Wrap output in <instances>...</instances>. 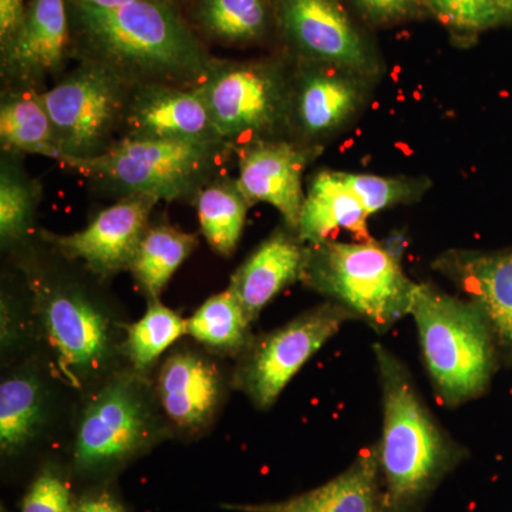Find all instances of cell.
Returning <instances> with one entry per match:
<instances>
[{
	"label": "cell",
	"mask_w": 512,
	"mask_h": 512,
	"mask_svg": "<svg viewBox=\"0 0 512 512\" xmlns=\"http://www.w3.org/2000/svg\"><path fill=\"white\" fill-rule=\"evenodd\" d=\"M410 315L441 402L454 407L480 396L495 365V338L480 309L468 299L420 284Z\"/></svg>",
	"instance_id": "obj_5"
},
{
	"label": "cell",
	"mask_w": 512,
	"mask_h": 512,
	"mask_svg": "<svg viewBox=\"0 0 512 512\" xmlns=\"http://www.w3.org/2000/svg\"><path fill=\"white\" fill-rule=\"evenodd\" d=\"M188 335L222 356L244 355L252 343L251 320L231 289L207 299L188 319Z\"/></svg>",
	"instance_id": "obj_27"
},
{
	"label": "cell",
	"mask_w": 512,
	"mask_h": 512,
	"mask_svg": "<svg viewBox=\"0 0 512 512\" xmlns=\"http://www.w3.org/2000/svg\"><path fill=\"white\" fill-rule=\"evenodd\" d=\"M74 505L67 481L53 468H46L30 484L22 512H74Z\"/></svg>",
	"instance_id": "obj_32"
},
{
	"label": "cell",
	"mask_w": 512,
	"mask_h": 512,
	"mask_svg": "<svg viewBox=\"0 0 512 512\" xmlns=\"http://www.w3.org/2000/svg\"><path fill=\"white\" fill-rule=\"evenodd\" d=\"M318 148L293 143L288 138L262 140L235 151L238 163V184L252 205H272L286 227L296 232L303 201V171Z\"/></svg>",
	"instance_id": "obj_16"
},
{
	"label": "cell",
	"mask_w": 512,
	"mask_h": 512,
	"mask_svg": "<svg viewBox=\"0 0 512 512\" xmlns=\"http://www.w3.org/2000/svg\"><path fill=\"white\" fill-rule=\"evenodd\" d=\"M73 62L66 0H30L15 35L0 46L2 87L46 92Z\"/></svg>",
	"instance_id": "obj_12"
},
{
	"label": "cell",
	"mask_w": 512,
	"mask_h": 512,
	"mask_svg": "<svg viewBox=\"0 0 512 512\" xmlns=\"http://www.w3.org/2000/svg\"><path fill=\"white\" fill-rule=\"evenodd\" d=\"M157 414L140 373L110 377L90 397L74 441V466L99 476L124 466L154 443Z\"/></svg>",
	"instance_id": "obj_9"
},
{
	"label": "cell",
	"mask_w": 512,
	"mask_h": 512,
	"mask_svg": "<svg viewBox=\"0 0 512 512\" xmlns=\"http://www.w3.org/2000/svg\"><path fill=\"white\" fill-rule=\"evenodd\" d=\"M387 251L394 256V258L402 261L403 249H404V237L403 235H393V237L387 238V241L382 244Z\"/></svg>",
	"instance_id": "obj_37"
},
{
	"label": "cell",
	"mask_w": 512,
	"mask_h": 512,
	"mask_svg": "<svg viewBox=\"0 0 512 512\" xmlns=\"http://www.w3.org/2000/svg\"><path fill=\"white\" fill-rule=\"evenodd\" d=\"M74 512H127L116 495L109 491H97V493L83 495L76 500Z\"/></svg>",
	"instance_id": "obj_35"
},
{
	"label": "cell",
	"mask_w": 512,
	"mask_h": 512,
	"mask_svg": "<svg viewBox=\"0 0 512 512\" xmlns=\"http://www.w3.org/2000/svg\"><path fill=\"white\" fill-rule=\"evenodd\" d=\"M235 150L225 141H120L103 156L63 163L103 197L144 194L194 205L198 194L225 175Z\"/></svg>",
	"instance_id": "obj_4"
},
{
	"label": "cell",
	"mask_w": 512,
	"mask_h": 512,
	"mask_svg": "<svg viewBox=\"0 0 512 512\" xmlns=\"http://www.w3.org/2000/svg\"><path fill=\"white\" fill-rule=\"evenodd\" d=\"M67 10L73 62L100 64L131 84L195 89L214 59L175 0H134L107 12Z\"/></svg>",
	"instance_id": "obj_1"
},
{
	"label": "cell",
	"mask_w": 512,
	"mask_h": 512,
	"mask_svg": "<svg viewBox=\"0 0 512 512\" xmlns=\"http://www.w3.org/2000/svg\"><path fill=\"white\" fill-rule=\"evenodd\" d=\"M0 150L35 154L60 163L52 120L43 92L33 87H2L0 93Z\"/></svg>",
	"instance_id": "obj_23"
},
{
	"label": "cell",
	"mask_w": 512,
	"mask_h": 512,
	"mask_svg": "<svg viewBox=\"0 0 512 512\" xmlns=\"http://www.w3.org/2000/svg\"><path fill=\"white\" fill-rule=\"evenodd\" d=\"M367 217L362 202L350 191L339 171H319L306 191L296 234L306 245L333 241L340 231L367 239Z\"/></svg>",
	"instance_id": "obj_22"
},
{
	"label": "cell",
	"mask_w": 512,
	"mask_h": 512,
	"mask_svg": "<svg viewBox=\"0 0 512 512\" xmlns=\"http://www.w3.org/2000/svg\"><path fill=\"white\" fill-rule=\"evenodd\" d=\"M511 2H512V0H511Z\"/></svg>",
	"instance_id": "obj_39"
},
{
	"label": "cell",
	"mask_w": 512,
	"mask_h": 512,
	"mask_svg": "<svg viewBox=\"0 0 512 512\" xmlns=\"http://www.w3.org/2000/svg\"><path fill=\"white\" fill-rule=\"evenodd\" d=\"M42 244L45 251L30 241L15 255L57 365L70 382L82 386L109 372L114 362L111 316L79 274L82 265Z\"/></svg>",
	"instance_id": "obj_3"
},
{
	"label": "cell",
	"mask_w": 512,
	"mask_h": 512,
	"mask_svg": "<svg viewBox=\"0 0 512 512\" xmlns=\"http://www.w3.org/2000/svg\"><path fill=\"white\" fill-rule=\"evenodd\" d=\"M293 57L224 59L214 56L195 89L218 134L235 151L262 140L288 138Z\"/></svg>",
	"instance_id": "obj_7"
},
{
	"label": "cell",
	"mask_w": 512,
	"mask_h": 512,
	"mask_svg": "<svg viewBox=\"0 0 512 512\" xmlns=\"http://www.w3.org/2000/svg\"><path fill=\"white\" fill-rule=\"evenodd\" d=\"M187 333L188 320L160 301H150L146 315L128 326L123 350L134 372L143 375L165 350Z\"/></svg>",
	"instance_id": "obj_29"
},
{
	"label": "cell",
	"mask_w": 512,
	"mask_h": 512,
	"mask_svg": "<svg viewBox=\"0 0 512 512\" xmlns=\"http://www.w3.org/2000/svg\"><path fill=\"white\" fill-rule=\"evenodd\" d=\"M383 396L380 471L389 512H420L444 478L464 460L414 386L407 367L375 346Z\"/></svg>",
	"instance_id": "obj_2"
},
{
	"label": "cell",
	"mask_w": 512,
	"mask_h": 512,
	"mask_svg": "<svg viewBox=\"0 0 512 512\" xmlns=\"http://www.w3.org/2000/svg\"><path fill=\"white\" fill-rule=\"evenodd\" d=\"M121 141H224L197 89L165 83L131 87Z\"/></svg>",
	"instance_id": "obj_15"
},
{
	"label": "cell",
	"mask_w": 512,
	"mask_h": 512,
	"mask_svg": "<svg viewBox=\"0 0 512 512\" xmlns=\"http://www.w3.org/2000/svg\"><path fill=\"white\" fill-rule=\"evenodd\" d=\"M197 247L195 234L168 224L150 225L128 272L150 301H158L175 272Z\"/></svg>",
	"instance_id": "obj_25"
},
{
	"label": "cell",
	"mask_w": 512,
	"mask_h": 512,
	"mask_svg": "<svg viewBox=\"0 0 512 512\" xmlns=\"http://www.w3.org/2000/svg\"><path fill=\"white\" fill-rule=\"evenodd\" d=\"M439 265L483 313L495 340L512 350V251L453 254Z\"/></svg>",
	"instance_id": "obj_20"
},
{
	"label": "cell",
	"mask_w": 512,
	"mask_h": 512,
	"mask_svg": "<svg viewBox=\"0 0 512 512\" xmlns=\"http://www.w3.org/2000/svg\"><path fill=\"white\" fill-rule=\"evenodd\" d=\"M306 244L293 229H276L248 256L228 288L237 295L251 322L258 319L266 305L284 289L301 281Z\"/></svg>",
	"instance_id": "obj_19"
},
{
	"label": "cell",
	"mask_w": 512,
	"mask_h": 512,
	"mask_svg": "<svg viewBox=\"0 0 512 512\" xmlns=\"http://www.w3.org/2000/svg\"><path fill=\"white\" fill-rule=\"evenodd\" d=\"M239 512H389L377 446L367 448L342 474L315 490L266 504H225Z\"/></svg>",
	"instance_id": "obj_18"
},
{
	"label": "cell",
	"mask_w": 512,
	"mask_h": 512,
	"mask_svg": "<svg viewBox=\"0 0 512 512\" xmlns=\"http://www.w3.org/2000/svg\"><path fill=\"white\" fill-rule=\"evenodd\" d=\"M157 396L165 416L178 430L200 433L221 406L220 370L207 357L175 352L161 366Z\"/></svg>",
	"instance_id": "obj_17"
},
{
	"label": "cell",
	"mask_w": 512,
	"mask_h": 512,
	"mask_svg": "<svg viewBox=\"0 0 512 512\" xmlns=\"http://www.w3.org/2000/svg\"><path fill=\"white\" fill-rule=\"evenodd\" d=\"M194 207L212 251L225 258L234 254L252 207L237 178L225 174L212 181L198 194Z\"/></svg>",
	"instance_id": "obj_26"
},
{
	"label": "cell",
	"mask_w": 512,
	"mask_h": 512,
	"mask_svg": "<svg viewBox=\"0 0 512 512\" xmlns=\"http://www.w3.org/2000/svg\"><path fill=\"white\" fill-rule=\"evenodd\" d=\"M46 397L33 375H16L0 386V447L13 454L35 440L45 423Z\"/></svg>",
	"instance_id": "obj_28"
},
{
	"label": "cell",
	"mask_w": 512,
	"mask_h": 512,
	"mask_svg": "<svg viewBox=\"0 0 512 512\" xmlns=\"http://www.w3.org/2000/svg\"><path fill=\"white\" fill-rule=\"evenodd\" d=\"M288 140L316 147L356 113L363 100L359 74L332 64L293 59Z\"/></svg>",
	"instance_id": "obj_14"
},
{
	"label": "cell",
	"mask_w": 512,
	"mask_h": 512,
	"mask_svg": "<svg viewBox=\"0 0 512 512\" xmlns=\"http://www.w3.org/2000/svg\"><path fill=\"white\" fill-rule=\"evenodd\" d=\"M373 23H394L410 18L423 5L421 0H353Z\"/></svg>",
	"instance_id": "obj_33"
},
{
	"label": "cell",
	"mask_w": 512,
	"mask_h": 512,
	"mask_svg": "<svg viewBox=\"0 0 512 512\" xmlns=\"http://www.w3.org/2000/svg\"><path fill=\"white\" fill-rule=\"evenodd\" d=\"M133 86L100 64L74 62L72 69L43 92L62 154L59 164L92 160L120 143Z\"/></svg>",
	"instance_id": "obj_8"
},
{
	"label": "cell",
	"mask_w": 512,
	"mask_h": 512,
	"mask_svg": "<svg viewBox=\"0 0 512 512\" xmlns=\"http://www.w3.org/2000/svg\"><path fill=\"white\" fill-rule=\"evenodd\" d=\"M350 191L362 202L367 214L416 200L421 192L419 183L406 178L379 177L369 174L340 173Z\"/></svg>",
	"instance_id": "obj_31"
},
{
	"label": "cell",
	"mask_w": 512,
	"mask_h": 512,
	"mask_svg": "<svg viewBox=\"0 0 512 512\" xmlns=\"http://www.w3.org/2000/svg\"><path fill=\"white\" fill-rule=\"evenodd\" d=\"M348 319L356 318L339 303L329 302L255 340L242 355L237 386L256 407L268 409Z\"/></svg>",
	"instance_id": "obj_10"
},
{
	"label": "cell",
	"mask_w": 512,
	"mask_h": 512,
	"mask_svg": "<svg viewBox=\"0 0 512 512\" xmlns=\"http://www.w3.org/2000/svg\"><path fill=\"white\" fill-rule=\"evenodd\" d=\"M183 12L207 47L258 45L276 26L274 0H187Z\"/></svg>",
	"instance_id": "obj_21"
},
{
	"label": "cell",
	"mask_w": 512,
	"mask_h": 512,
	"mask_svg": "<svg viewBox=\"0 0 512 512\" xmlns=\"http://www.w3.org/2000/svg\"><path fill=\"white\" fill-rule=\"evenodd\" d=\"M301 281L377 332L412 313L419 288L404 274L400 259L373 241L306 245Z\"/></svg>",
	"instance_id": "obj_6"
},
{
	"label": "cell",
	"mask_w": 512,
	"mask_h": 512,
	"mask_svg": "<svg viewBox=\"0 0 512 512\" xmlns=\"http://www.w3.org/2000/svg\"><path fill=\"white\" fill-rule=\"evenodd\" d=\"M158 202L151 195H128L100 211L82 231L62 235L40 229L37 237L63 258L79 262L106 281L130 269Z\"/></svg>",
	"instance_id": "obj_11"
},
{
	"label": "cell",
	"mask_w": 512,
	"mask_h": 512,
	"mask_svg": "<svg viewBox=\"0 0 512 512\" xmlns=\"http://www.w3.org/2000/svg\"><path fill=\"white\" fill-rule=\"evenodd\" d=\"M26 6V0H0V46L15 35L25 15Z\"/></svg>",
	"instance_id": "obj_34"
},
{
	"label": "cell",
	"mask_w": 512,
	"mask_h": 512,
	"mask_svg": "<svg viewBox=\"0 0 512 512\" xmlns=\"http://www.w3.org/2000/svg\"><path fill=\"white\" fill-rule=\"evenodd\" d=\"M67 8L77 10H90V12H107L119 8L134 0H66Z\"/></svg>",
	"instance_id": "obj_36"
},
{
	"label": "cell",
	"mask_w": 512,
	"mask_h": 512,
	"mask_svg": "<svg viewBox=\"0 0 512 512\" xmlns=\"http://www.w3.org/2000/svg\"><path fill=\"white\" fill-rule=\"evenodd\" d=\"M276 28L293 59L342 67L356 74L375 69L372 55L338 0H274Z\"/></svg>",
	"instance_id": "obj_13"
},
{
	"label": "cell",
	"mask_w": 512,
	"mask_h": 512,
	"mask_svg": "<svg viewBox=\"0 0 512 512\" xmlns=\"http://www.w3.org/2000/svg\"><path fill=\"white\" fill-rule=\"evenodd\" d=\"M448 28L478 33L512 20L511 0H421Z\"/></svg>",
	"instance_id": "obj_30"
},
{
	"label": "cell",
	"mask_w": 512,
	"mask_h": 512,
	"mask_svg": "<svg viewBox=\"0 0 512 512\" xmlns=\"http://www.w3.org/2000/svg\"><path fill=\"white\" fill-rule=\"evenodd\" d=\"M22 154H0V242L3 251L18 252L32 241L43 188L26 170Z\"/></svg>",
	"instance_id": "obj_24"
},
{
	"label": "cell",
	"mask_w": 512,
	"mask_h": 512,
	"mask_svg": "<svg viewBox=\"0 0 512 512\" xmlns=\"http://www.w3.org/2000/svg\"><path fill=\"white\" fill-rule=\"evenodd\" d=\"M175 2H177V3H178V5H180V6H181V8H183L184 3H185V2H187V0H175Z\"/></svg>",
	"instance_id": "obj_38"
}]
</instances>
